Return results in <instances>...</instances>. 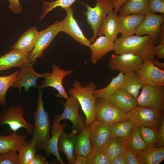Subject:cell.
Segmentation results:
<instances>
[{"instance_id": "9c48e42d", "label": "cell", "mask_w": 164, "mask_h": 164, "mask_svg": "<svg viewBox=\"0 0 164 164\" xmlns=\"http://www.w3.org/2000/svg\"><path fill=\"white\" fill-rule=\"evenodd\" d=\"M95 120L111 125L129 119L126 113L117 108L107 101L97 99L95 106Z\"/></svg>"}, {"instance_id": "ee69618b", "label": "cell", "mask_w": 164, "mask_h": 164, "mask_svg": "<svg viewBox=\"0 0 164 164\" xmlns=\"http://www.w3.org/2000/svg\"><path fill=\"white\" fill-rule=\"evenodd\" d=\"M9 8L10 11L16 14H20L22 11V7L19 0H9Z\"/></svg>"}, {"instance_id": "f35d334b", "label": "cell", "mask_w": 164, "mask_h": 164, "mask_svg": "<svg viewBox=\"0 0 164 164\" xmlns=\"http://www.w3.org/2000/svg\"><path fill=\"white\" fill-rule=\"evenodd\" d=\"M86 159L87 164H110V161L102 150L92 149Z\"/></svg>"}, {"instance_id": "5bb4252c", "label": "cell", "mask_w": 164, "mask_h": 164, "mask_svg": "<svg viewBox=\"0 0 164 164\" xmlns=\"http://www.w3.org/2000/svg\"><path fill=\"white\" fill-rule=\"evenodd\" d=\"M52 73L45 78L42 84L37 86L36 87L40 90L46 87H53L58 92L55 94L56 97L67 99L69 97L63 87V82L66 77L72 73L73 70H64L55 64L52 65Z\"/></svg>"}, {"instance_id": "e575fe53", "label": "cell", "mask_w": 164, "mask_h": 164, "mask_svg": "<svg viewBox=\"0 0 164 164\" xmlns=\"http://www.w3.org/2000/svg\"><path fill=\"white\" fill-rule=\"evenodd\" d=\"M134 126L130 120L114 123L111 125V137L127 139Z\"/></svg>"}, {"instance_id": "4dcf8cb0", "label": "cell", "mask_w": 164, "mask_h": 164, "mask_svg": "<svg viewBox=\"0 0 164 164\" xmlns=\"http://www.w3.org/2000/svg\"><path fill=\"white\" fill-rule=\"evenodd\" d=\"M124 77V73L120 72L115 77L112 78L108 85L99 89H96L94 94L97 99H101L107 101L110 97L121 88Z\"/></svg>"}, {"instance_id": "83f0119b", "label": "cell", "mask_w": 164, "mask_h": 164, "mask_svg": "<svg viewBox=\"0 0 164 164\" xmlns=\"http://www.w3.org/2000/svg\"><path fill=\"white\" fill-rule=\"evenodd\" d=\"M126 139L111 137L102 149L110 161L116 156L124 152L127 148Z\"/></svg>"}, {"instance_id": "816d5d0a", "label": "cell", "mask_w": 164, "mask_h": 164, "mask_svg": "<svg viewBox=\"0 0 164 164\" xmlns=\"http://www.w3.org/2000/svg\"><path fill=\"white\" fill-rule=\"evenodd\" d=\"M158 59L157 58L155 59H153L151 61L152 64L156 67L162 70H164V63L159 62L158 60Z\"/></svg>"}, {"instance_id": "ab89813d", "label": "cell", "mask_w": 164, "mask_h": 164, "mask_svg": "<svg viewBox=\"0 0 164 164\" xmlns=\"http://www.w3.org/2000/svg\"><path fill=\"white\" fill-rule=\"evenodd\" d=\"M0 164H19L18 155L16 151L10 150L0 155Z\"/></svg>"}, {"instance_id": "7dc6e473", "label": "cell", "mask_w": 164, "mask_h": 164, "mask_svg": "<svg viewBox=\"0 0 164 164\" xmlns=\"http://www.w3.org/2000/svg\"><path fill=\"white\" fill-rule=\"evenodd\" d=\"M110 164H126L124 152L113 159L110 161Z\"/></svg>"}, {"instance_id": "c3c4849f", "label": "cell", "mask_w": 164, "mask_h": 164, "mask_svg": "<svg viewBox=\"0 0 164 164\" xmlns=\"http://www.w3.org/2000/svg\"><path fill=\"white\" fill-rule=\"evenodd\" d=\"M74 164H87L86 157L79 155H75Z\"/></svg>"}, {"instance_id": "f907efd6", "label": "cell", "mask_w": 164, "mask_h": 164, "mask_svg": "<svg viewBox=\"0 0 164 164\" xmlns=\"http://www.w3.org/2000/svg\"><path fill=\"white\" fill-rule=\"evenodd\" d=\"M127 0H112L114 11L118 12L121 5Z\"/></svg>"}, {"instance_id": "e0dca14e", "label": "cell", "mask_w": 164, "mask_h": 164, "mask_svg": "<svg viewBox=\"0 0 164 164\" xmlns=\"http://www.w3.org/2000/svg\"><path fill=\"white\" fill-rule=\"evenodd\" d=\"M32 64L29 63L27 65L21 68L19 74L12 86L17 88L21 95V89L24 87L26 91L31 87H36L37 80L39 78H46L50 73H44L39 74L34 70Z\"/></svg>"}, {"instance_id": "8fae6325", "label": "cell", "mask_w": 164, "mask_h": 164, "mask_svg": "<svg viewBox=\"0 0 164 164\" xmlns=\"http://www.w3.org/2000/svg\"><path fill=\"white\" fill-rule=\"evenodd\" d=\"M60 32L58 21L39 32V38L36 45L28 56V60L30 63L33 65L37 58L42 57L44 51Z\"/></svg>"}, {"instance_id": "44dd1931", "label": "cell", "mask_w": 164, "mask_h": 164, "mask_svg": "<svg viewBox=\"0 0 164 164\" xmlns=\"http://www.w3.org/2000/svg\"><path fill=\"white\" fill-rule=\"evenodd\" d=\"M78 134L75 131L70 133L64 132L60 136L58 142L57 147L59 152L66 155L69 164H74L75 155L74 150Z\"/></svg>"}, {"instance_id": "74e56055", "label": "cell", "mask_w": 164, "mask_h": 164, "mask_svg": "<svg viewBox=\"0 0 164 164\" xmlns=\"http://www.w3.org/2000/svg\"><path fill=\"white\" fill-rule=\"evenodd\" d=\"M139 128L141 136L148 146L155 147L157 138L158 129L144 126Z\"/></svg>"}, {"instance_id": "4316f807", "label": "cell", "mask_w": 164, "mask_h": 164, "mask_svg": "<svg viewBox=\"0 0 164 164\" xmlns=\"http://www.w3.org/2000/svg\"><path fill=\"white\" fill-rule=\"evenodd\" d=\"M90 125H86L84 129L78 135L75 147L74 155L87 157L92 149L90 139Z\"/></svg>"}, {"instance_id": "5b68a950", "label": "cell", "mask_w": 164, "mask_h": 164, "mask_svg": "<svg viewBox=\"0 0 164 164\" xmlns=\"http://www.w3.org/2000/svg\"><path fill=\"white\" fill-rule=\"evenodd\" d=\"M163 112L137 105L126 113L135 126H144L158 129L164 117Z\"/></svg>"}, {"instance_id": "ba28073f", "label": "cell", "mask_w": 164, "mask_h": 164, "mask_svg": "<svg viewBox=\"0 0 164 164\" xmlns=\"http://www.w3.org/2000/svg\"><path fill=\"white\" fill-rule=\"evenodd\" d=\"M23 107L19 106H11L0 114V124H7L13 132L25 128L29 135H32L34 125L27 122L24 117Z\"/></svg>"}, {"instance_id": "681fc988", "label": "cell", "mask_w": 164, "mask_h": 164, "mask_svg": "<svg viewBox=\"0 0 164 164\" xmlns=\"http://www.w3.org/2000/svg\"><path fill=\"white\" fill-rule=\"evenodd\" d=\"M157 43H164V23L162 25L158 36Z\"/></svg>"}, {"instance_id": "d6986e66", "label": "cell", "mask_w": 164, "mask_h": 164, "mask_svg": "<svg viewBox=\"0 0 164 164\" xmlns=\"http://www.w3.org/2000/svg\"><path fill=\"white\" fill-rule=\"evenodd\" d=\"M29 54L14 49L5 53L0 57V71L14 67L21 68L27 65L30 63L28 60Z\"/></svg>"}, {"instance_id": "6da1fadb", "label": "cell", "mask_w": 164, "mask_h": 164, "mask_svg": "<svg viewBox=\"0 0 164 164\" xmlns=\"http://www.w3.org/2000/svg\"><path fill=\"white\" fill-rule=\"evenodd\" d=\"M116 54L131 53L138 55L143 60H152L155 56V45L150 36L132 35L127 37L121 36L114 42Z\"/></svg>"}, {"instance_id": "7a4b0ae2", "label": "cell", "mask_w": 164, "mask_h": 164, "mask_svg": "<svg viewBox=\"0 0 164 164\" xmlns=\"http://www.w3.org/2000/svg\"><path fill=\"white\" fill-rule=\"evenodd\" d=\"M97 86L93 82L82 86L80 82L75 80L73 87L69 90V93L78 101L81 109L85 114L86 125H90L95 120V106L97 98L94 91Z\"/></svg>"}, {"instance_id": "7402d4cb", "label": "cell", "mask_w": 164, "mask_h": 164, "mask_svg": "<svg viewBox=\"0 0 164 164\" xmlns=\"http://www.w3.org/2000/svg\"><path fill=\"white\" fill-rule=\"evenodd\" d=\"M107 101L125 113L138 105L137 100L130 94L121 88L111 95Z\"/></svg>"}, {"instance_id": "836d02e7", "label": "cell", "mask_w": 164, "mask_h": 164, "mask_svg": "<svg viewBox=\"0 0 164 164\" xmlns=\"http://www.w3.org/2000/svg\"><path fill=\"white\" fill-rule=\"evenodd\" d=\"M37 150L30 142L25 140L17 150L19 164H29L35 156Z\"/></svg>"}, {"instance_id": "d6a6232c", "label": "cell", "mask_w": 164, "mask_h": 164, "mask_svg": "<svg viewBox=\"0 0 164 164\" xmlns=\"http://www.w3.org/2000/svg\"><path fill=\"white\" fill-rule=\"evenodd\" d=\"M127 148L136 154L148 147L142 139L139 127L134 126L126 139Z\"/></svg>"}, {"instance_id": "4fadbf2b", "label": "cell", "mask_w": 164, "mask_h": 164, "mask_svg": "<svg viewBox=\"0 0 164 164\" xmlns=\"http://www.w3.org/2000/svg\"><path fill=\"white\" fill-rule=\"evenodd\" d=\"M164 22V15L148 13L136 28L135 34L138 36H150L155 45L157 38Z\"/></svg>"}, {"instance_id": "2e32d148", "label": "cell", "mask_w": 164, "mask_h": 164, "mask_svg": "<svg viewBox=\"0 0 164 164\" xmlns=\"http://www.w3.org/2000/svg\"><path fill=\"white\" fill-rule=\"evenodd\" d=\"M90 127L92 149L101 150L111 137V125L102 121L95 120Z\"/></svg>"}, {"instance_id": "60d3db41", "label": "cell", "mask_w": 164, "mask_h": 164, "mask_svg": "<svg viewBox=\"0 0 164 164\" xmlns=\"http://www.w3.org/2000/svg\"><path fill=\"white\" fill-rule=\"evenodd\" d=\"M147 5L149 13L164 14V0H148Z\"/></svg>"}, {"instance_id": "cb8c5ba5", "label": "cell", "mask_w": 164, "mask_h": 164, "mask_svg": "<svg viewBox=\"0 0 164 164\" xmlns=\"http://www.w3.org/2000/svg\"><path fill=\"white\" fill-rule=\"evenodd\" d=\"M39 35V32L35 26L29 28L23 33L12 46V49L29 53L36 46Z\"/></svg>"}, {"instance_id": "ac0fdd59", "label": "cell", "mask_w": 164, "mask_h": 164, "mask_svg": "<svg viewBox=\"0 0 164 164\" xmlns=\"http://www.w3.org/2000/svg\"><path fill=\"white\" fill-rule=\"evenodd\" d=\"M67 125L66 123H54L52 126L51 133L52 136L46 142L42 145L38 150H45L46 156L50 157L51 154L54 155L61 164H65L58 151L57 144L59 138Z\"/></svg>"}, {"instance_id": "7bdbcfd3", "label": "cell", "mask_w": 164, "mask_h": 164, "mask_svg": "<svg viewBox=\"0 0 164 164\" xmlns=\"http://www.w3.org/2000/svg\"><path fill=\"white\" fill-rule=\"evenodd\" d=\"M158 130L157 138L155 147L160 148L164 147V117Z\"/></svg>"}, {"instance_id": "f1b7e54d", "label": "cell", "mask_w": 164, "mask_h": 164, "mask_svg": "<svg viewBox=\"0 0 164 164\" xmlns=\"http://www.w3.org/2000/svg\"><path fill=\"white\" fill-rule=\"evenodd\" d=\"M136 155L142 164H159L164 159V147H148Z\"/></svg>"}, {"instance_id": "b9f144b4", "label": "cell", "mask_w": 164, "mask_h": 164, "mask_svg": "<svg viewBox=\"0 0 164 164\" xmlns=\"http://www.w3.org/2000/svg\"><path fill=\"white\" fill-rule=\"evenodd\" d=\"M126 164H142L136 154L127 148L124 152Z\"/></svg>"}, {"instance_id": "603a6c76", "label": "cell", "mask_w": 164, "mask_h": 164, "mask_svg": "<svg viewBox=\"0 0 164 164\" xmlns=\"http://www.w3.org/2000/svg\"><path fill=\"white\" fill-rule=\"evenodd\" d=\"M117 12L114 10L109 13L103 21L97 36H104L114 42L120 30L118 24Z\"/></svg>"}, {"instance_id": "52a82bcc", "label": "cell", "mask_w": 164, "mask_h": 164, "mask_svg": "<svg viewBox=\"0 0 164 164\" xmlns=\"http://www.w3.org/2000/svg\"><path fill=\"white\" fill-rule=\"evenodd\" d=\"M138 96V105L164 111V86L145 84Z\"/></svg>"}, {"instance_id": "30bf717a", "label": "cell", "mask_w": 164, "mask_h": 164, "mask_svg": "<svg viewBox=\"0 0 164 164\" xmlns=\"http://www.w3.org/2000/svg\"><path fill=\"white\" fill-rule=\"evenodd\" d=\"M143 60L138 55L131 53L113 54L109 60L108 67L112 70H117L124 74L135 72L142 66Z\"/></svg>"}, {"instance_id": "7c38bea8", "label": "cell", "mask_w": 164, "mask_h": 164, "mask_svg": "<svg viewBox=\"0 0 164 164\" xmlns=\"http://www.w3.org/2000/svg\"><path fill=\"white\" fill-rule=\"evenodd\" d=\"M67 15L62 21H59L60 32L69 35L74 40L82 45L89 47L92 43L84 35L73 15L71 6L65 9Z\"/></svg>"}, {"instance_id": "8992f818", "label": "cell", "mask_w": 164, "mask_h": 164, "mask_svg": "<svg viewBox=\"0 0 164 164\" xmlns=\"http://www.w3.org/2000/svg\"><path fill=\"white\" fill-rule=\"evenodd\" d=\"M65 103L60 101L63 106L64 109L62 114L54 116V123H60L63 119L68 120L72 124V131L79 133L86 126L85 120L78 112L80 104L77 100L70 94Z\"/></svg>"}, {"instance_id": "f546056e", "label": "cell", "mask_w": 164, "mask_h": 164, "mask_svg": "<svg viewBox=\"0 0 164 164\" xmlns=\"http://www.w3.org/2000/svg\"><path fill=\"white\" fill-rule=\"evenodd\" d=\"M148 0H127L120 6V14L146 15L149 13Z\"/></svg>"}, {"instance_id": "ffe728a7", "label": "cell", "mask_w": 164, "mask_h": 164, "mask_svg": "<svg viewBox=\"0 0 164 164\" xmlns=\"http://www.w3.org/2000/svg\"><path fill=\"white\" fill-rule=\"evenodd\" d=\"M145 16L136 14L118 15L121 36L125 38L135 34L136 28L143 21Z\"/></svg>"}, {"instance_id": "d4e9b609", "label": "cell", "mask_w": 164, "mask_h": 164, "mask_svg": "<svg viewBox=\"0 0 164 164\" xmlns=\"http://www.w3.org/2000/svg\"><path fill=\"white\" fill-rule=\"evenodd\" d=\"M89 47L91 52L92 62L95 64L108 53L114 50V42L105 36H101L97 38Z\"/></svg>"}, {"instance_id": "8d00e7d4", "label": "cell", "mask_w": 164, "mask_h": 164, "mask_svg": "<svg viewBox=\"0 0 164 164\" xmlns=\"http://www.w3.org/2000/svg\"><path fill=\"white\" fill-rule=\"evenodd\" d=\"M77 0H55L50 2L44 0L42 6V10L39 18L40 20H42L50 11L57 7H60L64 9L71 6L72 4Z\"/></svg>"}, {"instance_id": "1f68e13d", "label": "cell", "mask_w": 164, "mask_h": 164, "mask_svg": "<svg viewBox=\"0 0 164 164\" xmlns=\"http://www.w3.org/2000/svg\"><path fill=\"white\" fill-rule=\"evenodd\" d=\"M143 84L138 74L135 72H130L124 74L121 88L132 95L136 100L140 89Z\"/></svg>"}, {"instance_id": "9a60e30c", "label": "cell", "mask_w": 164, "mask_h": 164, "mask_svg": "<svg viewBox=\"0 0 164 164\" xmlns=\"http://www.w3.org/2000/svg\"><path fill=\"white\" fill-rule=\"evenodd\" d=\"M135 72L143 85L164 86V70L155 66L150 60H144L141 67Z\"/></svg>"}, {"instance_id": "484cf974", "label": "cell", "mask_w": 164, "mask_h": 164, "mask_svg": "<svg viewBox=\"0 0 164 164\" xmlns=\"http://www.w3.org/2000/svg\"><path fill=\"white\" fill-rule=\"evenodd\" d=\"M27 138L26 135L13 132L10 135H0V155L10 150L17 151Z\"/></svg>"}, {"instance_id": "3957f363", "label": "cell", "mask_w": 164, "mask_h": 164, "mask_svg": "<svg viewBox=\"0 0 164 164\" xmlns=\"http://www.w3.org/2000/svg\"><path fill=\"white\" fill-rule=\"evenodd\" d=\"M43 94L42 90L38 93L37 107L34 116V128L30 141L37 150L50 138L51 123L48 113L44 109Z\"/></svg>"}, {"instance_id": "277c9868", "label": "cell", "mask_w": 164, "mask_h": 164, "mask_svg": "<svg viewBox=\"0 0 164 164\" xmlns=\"http://www.w3.org/2000/svg\"><path fill=\"white\" fill-rule=\"evenodd\" d=\"M96 4L94 7H91L87 4L81 2L85 6L87 11L85 14L87 20L92 29L93 34L90 39L91 43L95 41L104 19L108 14L114 10L112 0H95Z\"/></svg>"}, {"instance_id": "f6af8a7d", "label": "cell", "mask_w": 164, "mask_h": 164, "mask_svg": "<svg viewBox=\"0 0 164 164\" xmlns=\"http://www.w3.org/2000/svg\"><path fill=\"white\" fill-rule=\"evenodd\" d=\"M50 163V162L46 160V158L40 153L38 155H35L29 164H49Z\"/></svg>"}, {"instance_id": "d590c367", "label": "cell", "mask_w": 164, "mask_h": 164, "mask_svg": "<svg viewBox=\"0 0 164 164\" xmlns=\"http://www.w3.org/2000/svg\"><path fill=\"white\" fill-rule=\"evenodd\" d=\"M19 72L16 71L8 76H0V104L5 106L6 104L5 96L9 88L12 86L19 74Z\"/></svg>"}, {"instance_id": "bcb514c9", "label": "cell", "mask_w": 164, "mask_h": 164, "mask_svg": "<svg viewBox=\"0 0 164 164\" xmlns=\"http://www.w3.org/2000/svg\"><path fill=\"white\" fill-rule=\"evenodd\" d=\"M154 52L157 58L163 59L164 58V43H159L155 46Z\"/></svg>"}]
</instances>
